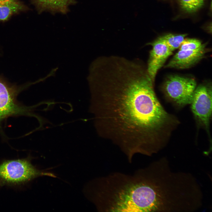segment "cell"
I'll return each mask as SVG.
<instances>
[{"label": "cell", "instance_id": "6da1fadb", "mask_svg": "<svg viewBox=\"0 0 212 212\" xmlns=\"http://www.w3.org/2000/svg\"><path fill=\"white\" fill-rule=\"evenodd\" d=\"M93 80L92 109L99 135L129 160L138 153L150 156L160 151L175 120L160 103L141 62L113 59L98 69Z\"/></svg>", "mask_w": 212, "mask_h": 212}, {"label": "cell", "instance_id": "7a4b0ae2", "mask_svg": "<svg viewBox=\"0 0 212 212\" xmlns=\"http://www.w3.org/2000/svg\"><path fill=\"white\" fill-rule=\"evenodd\" d=\"M84 191L99 211L150 212L145 168L132 175L116 172L95 178Z\"/></svg>", "mask_w": 212, "mask_h": 212}, {"label": "cell", "instance_id": "3957f363", "mask_svg": "<svg viewBox=\"0 0 212 212\" xmlns=\"http://www.w3.org/2000/svg\"><path fill=\"white\" fill-rule=\"evenodd\" d=\"M47 170L37 169L26 160L7 161L0 165V179L7 183H18L41 176L57 177L54 173Z\"/></svg>", "mask_w": 212, "mask_h": 212}, {"label": "cell", "instance_id": "277c9868", "mask_svg": "<svg viewBox=\"0 0 212 212\" xmlns=\"http://www.w3.org/2000/svg\"><path fill=\"white\" fill-rule=\"evenodd\" d=\"M196 82L194 79L178 75L169 76L163 84L166 95L178 105L191 104Z\"/></svg>", "mask_w": 212, "mask_h": 212}, {"label": "cell", "instance_id": "5b68a950", "mask_svg": "<svg viewBox=\"0 0 212 212\" xmlns=\"http://www.w3.org/2000/svg\"><path fill=\"white\" fill-rule=\"evenodd\" d=\"M191 104L196 119L208 131L212 114L211 88L204 85L196 87Z\"/></svg>", "mask_w": 212, "mask_h": 212}, {"label": "cell", "instance_id": "8992f818", "mask_svg": "<svg viewBox=\"0 0 212 212\" xmlns=\"http://www.w3.org/2000/svg\"><path fill=\"white\" fill-rule=\"evenodd\" d=\"M149 44L152 46L150 52L147 69V72L154 82L158 71L163 65L167 59L173 54L161 37Z\"/></svg>", "mask_w": 212, "mask_h": 212}, {"label": "cell", "instance_id": "52a82bcc", "mask_svg": "<svg viewBox=\"0 0 212 212\" xmlns=\"http://www.w3.org/2000/svg\"><path fill=\"white\" fill-rule=\"evenodd\" d=\"M206 52L205 44H202L195 50H179L165 67L179 69L189 68L202 59Z\"/></svg>", "mask_w": 212, "mask_h": 212}, {"label": "cell", "instance_id": "ba28073f", "mask_svg": "<svg viewBox=\"0 0 212 212\" xmlns=\"http://www.w3.org/2000/svg\"><path fill=\"white\" fill-rule=\"evenodd\" d=\"M25 111L15 103L9 90L0 82V121L11 115L24 113Z\"/></svg>", "mask_w": 212, "mask_h": 212}, {"label": "cell", "instance_id": "9c48e42d", "mask_svg": "<svg viewBox=\"0 0 212 212\" xmlns=\"http://www.w3.org/2000/svg\"><path fill=\"white\" fill-rule=\"evenodd\" d=\"M40 13L44 11L66 13L75 0H30Z\"/></svg>", "mask_w": 212, "mask_h": 212}, {"label": "cell", "instance_id": "30bf717a", "mask_svg": "<svg viewBox=\"0 0 212 212\" xmlns=\"http://www.w3.org/2000/svg\"><path fill=\"white\" fill-rule=\"evenodd\" d=\"M28 8L19 0L0 1V21H5L13 15L26 11Z\"/></svg>", "mask_w": 212, "mask_h": 212}, {"label": "cell", "instance_id": "8fae6325", "mask_svg": "<svg viewBox=\"0 0 212 212\" xmlns=\"http://www.w3.org/2000/svg\"><path fill=\"white\" fill-rule=\"evenodd\" d=\"M187 34H168L161 37L162 40L172 52L179 48Z\"/></svg>", "mask_w": 212, "mask_h": 212}, {"label": "cell", "instance_id": "7c38bea8", "mask_svg": "<svg viewBox=\"0 0 212 212\" xmlns=\"http://www.w3.org/2000/svg\"><path fill=\"white\" fill-rule=\"evenodd\" d=\"M205 0H180L182 9L188 13L196 12L203 5Z\"/></svg>", "mask_w": 212, "mask_h": 212}, {"label": "cell", "instance_id": "4fadbf2b", "mask_svg": "<svg viewBox=\"0 0 212 212\" xmlns=\"http://www.w3.org/2000/svg\"><path fill=\"white\" fill-rule=\"evenodd\" d=\"M202 44L201 42L197 39L185 38L181 44L179 50H189L197 49Z\"/></svg>", "mask_w": 212, "mask_h": 212}, {"label": "cell", "instance_id": "5bb4252c", "mask_svg": "<svg viewBox=\"0 0 212 212\" xmlns=\"http://www.w3.org/2000/svg\"><path fill=\"white\" fill-rule=\"evenodd\" d=\"M2 0H0V1H2Z\"/></svg>", "mask_w": 212, "mask_h": 212}]
</instances>
